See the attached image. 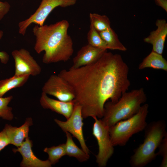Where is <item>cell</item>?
Returning a JSON list of instances; mask_svg holds the SVG:
<instances>
[{
	"instance_id": "cell-1",
	"label": "cell",
	"mask_w": 167,
	"mask_h": 167,
	"mask_svg": "<svg viewBox=\"0 0 167 167\" xmlns=\"http://www.w3.org/2000/svg\"><path fill=\"white\" fill-rule=\"evenodd\" d=\"M129 67L122 56L106 51L96 62L78 68L71 67L58 74L72 87L75 104L81 108L83 118H102L109 100L117 102L131 83Z\"/></svg>"
},
{
	"instance_id": "cell-2",
	"label": "cell",
	"mask_w": 167,
	"mask_h": 167,
	"mask_svg": "<svg viewBox=\"0 0 167 167\" xmlns=\"http://www.w3.org/2000/svg\"><path fill=\"white\" fill-rule=\"evenodd\" d=\"M69 22L62 20L49 25H35L34 47L38 54L45 52L42 62L46 64L68 61L74 52L72 40L68 34Z\"/></svg>"
},
{
	"instance_id": "cell-3",
	"label": "cell",
	"mask_w": 167,
	"mask_h": 167,
	"mask_svg": "<svg viewBox=\"0 0 167 167\" xmlns=\"http://www.w3.org/2000/svg\"><path fill=\"white\" fill-rule=\"evenodd\" d=\"M147 99L143 88L126 92L117 102L109 101L105 103L101 120L105 125L110 128L117 122L128 119L136 114Z\"/></svg>"
},
{
	"instance_id": "cell-4",
	"label": "cell",
	"mask_w": 167,
	"mask_h": 167,
	"mask_svg": "<svg viewBox=\"0 0 167 167\" xmlns=\"http://www.w3.org/2000/svg\"><path fill=\"white\" fill-rule=\"evenodd\" d=\"M166 124L162 120L154 121L147 125L143 142L134 151L130 164L133 167H142L154 160L157 156L155 152L167 134Z\"/></svg>"
},
{
	"instance_id": "cell-5",
	"label": "cell",
	"mask_w": 167,
	"mask_h": 167,
	"mask_svg": "<svg viewBox=\"0 0 167 167\" xmlns=\"http://www.w3.org/2000/svg\"><path fill=\"white\" fill-rule=\"evenodd\" d=\"M149 105H142L139 111L131 117L120 121L109 128L110 140L113 146H124L134 134L145 129Z\"/></svg>"
},
{
	"instance_id": "cell-6",
	"label": "cell",
	"mask_w": 167,
	"mask_h": 167,
	"mask_svg": "<svg viewBox=\"0 0 167 167\" xmlns=\"http://www.w3.org/2000/svg\"><path fill=\"white\" fill-rule=\"evenodd\" d=\"M77 0H42L35 11L28 18L18 24L19 32L24 36L28 28L34 23L40 26L44 25L50 13L56 7H66L74 5Z\"/></svg>"
},
{
	"instance_id": "cell-7",
	"label": "cell",
	"mask_w": 167,
	"mask_h": 167,
	"mask_svg": "<svg viewBox=\"0 0 167 167\" xmlns=\"http://www.w3.org/2000/svg\"><path fill=\"white\" fill-rule=\"evenodd\" d=\"M92 118L95 122L92 134L97 141L99 149L96 156V161L99 166L104 167L114 152L113 146L110 140L109 128L105 125L101 119H98L96 117Z\"/></svg>"
},
{
	"instance_id": "cell-8",
	"label": "cell",
	"mask_w": 167,
	"mask_h": 167,
	"mask_svg": "<svg viewBox=\"0 0 167 167\" xmlns=\"http://www.w3.org/2000/svg\"><path fill=\"white\" fill-rule=\"evenodd\" d=\"M83 119L81 107L78 104H74L73 112L66 121H63L57 119H55L54 121L63 131L69 133L76 138L82 149L89 155L90 151L86 144L83 135Z\"/></svg>"
},
{
	"instance_id": "cell-9",
	"label": "cell",
	"mask_w": 167,
	"mask_h": 167,
	"mask_svg": "<svg viewBox=\"0 0 167 167\" xmlns=\"http://www.w3.org/2000/svg\"><path fill=\"white\" fill-rule=\"evenodd\" d=\"M42 92L65 102L71 101L75 97L72 87L58 75H53L49 77L43 85Z\"/></svg>"
},
{
	"instance_id": "cell-10",
	"label": "cell",
	"mask_w": 167,
	"mask_h": 167,
	"mask_svg": "<svg viewBox=\"0 0 167 167\" xmlns=\"http://www.w3.org/2000/svg\"><path fill=\"white\" fill-rule=\"evenodd\" d=\"M11 55L15 63V75L36 76L41 72V67L27 49L14 50Z\"/></svg>"
},
{
	"instance_id": "cell-11",
	"label": "cell",
	"mask_w": 167,
	"mask_h": 167,
	"mask_svg": "<svg viewBox=\"0 0 167 167\" xmlns=\"http://www.w3.org/2000/svg\"><path fill=\"white\" fill-rule=\"evenodd\" d=\"M32 141L28 137L25 139L21 145L16 148H13L14 153L19 152L23 157L20 166L22 167H50L52 164L48 159L42 161L36 157L32 150Z\"/></svg>"
},
{
	"instance_id": "cell-12",
	"label": "cell",
	"mask_w": 167,
	"mask_h": 167,
	"mask_svg": "<svg viewBox=\"0 0 167 167\" xmlns=\"http://www.w3.org/2000/svg\"><path fill=\"white\" fill-rule=\"evenodd\" d=\"M155 24L156 29L151 32L148 36L144 38L143 41L152 45V51L162 54L167 36V23L165 19H158Z\"/></svg>"
},
{
	"instance_id": "cell-13",
	"label": "cell",
	"mask_w": 167,
	"mask_h": 167,
	"mask_svg": "<svg viewBox=\"0 0 167 167\" xmlns=\"http://www.w3.org/2000/svg\"><path fill=\"white\" fill-rule=\"evenodd\" d=\"M107 50L99 49L88 44L83 46L73 58L72 67L78 68L93 63L97 61Z\"/></svg>"
},
{
	"instance_id": "cell-14",
	"label": "cell",
	"mask_w": 167,
	"mask_h": 167,
	"mask_svg": "<svg viewBox=\"0 0 167 167\" xmlns=\"http://www.w3.org/2000/svg\"><path fill=\"white\" fill-rule=\"evenodd\" d=\"M40 102L42 107L62 115L67 119L71 115L74 108L73 101L65 102L52 99L47 95L42 92Z\"/></svg>"
},
{
	"instance_id": "cell-15",
	"label": "cell",
	"mask_w": 167,
	"mask_h": 167,
	"mask_svg": "<svg viewBox=\"0 0 167 167\" xmlns=\"http://www.w3.org/2000/svg\"><path fill=\"white\" fill-rule=\"evenodd\" d=\"M32 124V118H28L19 127L6 124L3 129L10 140V144L18 147L21 145L24 139L28 137L29 127Z\"/></svg>"
},
{
	"instance_id": "cell-16",
	"label": "cell",
	"mask_w": 167,
	"mask_h": 167,
	"mask_svg": "<svg viewBox=\"0 0 167 167\" xmlns=\"http://www.w3.org/2000/svg\"><path fill=\"white\" fill-rule=\"evenodd\" d=\"M147 68L167 71V61L162 54L152 51L143 59L138 66V69L140 70Z\"/></svg>"
},
{
	"instance_id": "cell-17",
	"label": "cell",
	"mask_w": 167,
	"mask_h": 167,
	"mask_svg": "<svg viewBox=\"0 0 167 167\" xmlns=\"http://www.w3.org/2000/svg\"><path fill=\"white\" fill-rule=\"evenodd\" d=\"M28 75L17 76L14 75L9 78L0 81V97H2L6 92L14 88L23 86L30 77Z\"/></svg>"
},
{
	"instance_id": "cell-18",
	"label": "cell",
	"mask_w": 167,
	"mask_h": 167,
	"mask_svg": "<svg viewBox=\"0 0 167 167\" xmlns=\"http://www.w3.org/2000/svg\"><path fill=\"white\" fill-rule=\"evenodd\" d=\"M66 140L65 144L66 155L75 158L80 162L87 161L89 158V155L86 153L82 149L79 148L73 141L71 134L65 132Z\"/></svg>"
},
{
	"instance_id": "cell-19",
	"label": "cell",
	"mask_w": 167,
	"mask_h": 167,
	"mask_svg": "<svg viewBox=\"0 0 167 167\" xmlns=\"http://www.w3.org/2000/svg\"><path fill=\"white\" fill-rule=\"evenodd\" d=\"M99 32L106 43L108 49L122 51L127 50L126 48L120 41L117 34L111 27Z\"/></svg>"
},
{
	"instance_id": "cell-20",
	"label": "cell",
	"mask_w": 167,
	"mask_h": 167,
	"mask_svg": "<svg viewBox=\"0 0 167 167\" xmlns=\"http://www.w3.org/2000/svg\"><path fill=\"white\" fill-rule=\"evenodd\" d=\"M90 25L98 32L111 28V22L108 17L105 15L97 13H90Z\"/></svg>"
},
{
	"instance_id": "cell-21",
	"label": "cell",
	"mask_w": 167,
	"mask_h": 167,
	"mask_svg": "<svg viewBox=\"0 0 167 167\" xmlns=\"http://www.w3.org/2000/svg\"><path fill=\"white\" fill-rule=\"evenodd\" d=\"M88 44L96 48L106 50L108 46L97 32L91 25L87 34Z\"/></svg>"
},
{
	"instance_id": "cell-22",
	"label": "cell",
	"mask_w": 167,
	"mask_h": 167,
	"mask_svg": "<svg viewBox=\"0 0 167 167\" xmlns=\"http://www.w3.org/2000/svg\"><path fill=\"white\" fill-rule=\"evenodd\" d=\"M44 151L48 154V160L51 164H55L61 158L66 155L65 144L63 143L50 148H45Z\"/></svg>"
},
{
	"instance_id": "cell-23",
	"label": "cell",
	"mask_w": 167,
	"mask_h": 167,
	"mask_svg": "<svg viewBox=\"0 0 167 167\" xmlns=\"http://www.w3.org/2000/svg\"><path fill=\"white\" fill-rule=\"evenodd\" d=\"M12 98V96L4 98L0 97V117L3 119L11 120L13 118L12 108L8 106Z\"/></svg>"
},
{
	"instance_id": "cell-24",
	"label": "cell",
	"mask_w": 167,
	"mask_h": 167,
	"mask_svg": "<svg viewBox=\"0 0 167 167\" xmlns=\"http://www.w3.org/2000/svg\"><path fill=\"white\" fill-rule=\"evenodd\" d=\"M158 148L159 151L157 153V154L161 155L162 157V160L160 167H166L167 166V134L164 137Z\"/></svg>"
},
{
	"instance_id": "cell-25",
	"label": "cell",
	"mask_w": 167,
	"mask_h": 167,
	"mask_svg": "<svg viewBox=\"0 0 167 167\" xmlns=\"http://www.w3.org/2000/svg\"><path fill=\"white\" fill-rule=\"evenodd\" d=\"M10 144V140L3 129L0 132V149L2 150Z\"/></svg>"
},
{
	"instance_id": "cell-26",
	"label": "cell",
	"mask_w": 167,
	"mask_h": 167,
	"mask_svg": "<svg viewBox=\"0 0 167 167\" xmlns=\"http://www.w3.org/2000/svg\"><path fill=\"white\" fill-rule=\"evenodd\" d=\"M10 8V5L8 2L0 1V21L9 12Z\"/></svg>"
},
{
	"instance_id": "cell-27",
	"label": "cell",
	"mask_w": 167,
	"mask_h": 167,
	"mask_svg": "<svg viewBox=\"0 0 167 167\" xmlns=\"http://www.w3.org/2000/svg\"><path fill=\"white\" fill-rule=\"evenodd\" d=\"M3 35V32L0 30V40L2 38ZM9 59L8 54L5 51H0V60L2 63L4 64H6Z\"/></svg>"
},
{
	"instance_id": "cell-28",
	"label": "cell",
	"mask_w": 167,
	"mask_h": 167,
	"mask_svg": "<svg viewBox=\"0 0 167 167\" xmlns=\"http://www.w3.org/2000/svg\"><path fill=\"white\" fill-rule=\"evenodd\" d=\"M156 4L167 12V0H155Z\"/></svg>"
},
{
	"instance_id": "cell-29",
	"label": "cell",
	"mask_w": 167,
	"mask_h": 167,
	"mask_svg": "<svg viewBox=\"0 0 167 167\" xmlns=\"http://www.w3.org/2000/svg\"><path fill=\"white\" fill-rule=\"evenodd\" d=\"M1 150L0 149V151H1Z\"/></svg>"
},
{
	"instance_id": "cell-30",
	"label": "cell",
	"mask_w": 167,
	"mask_h": 167,
	"mask_svg": "<svg viewBox=\"0 0 167 167\" xmlns=\"http://www.w3.org/2000/svg\"></svg>"
}]
</instances>
